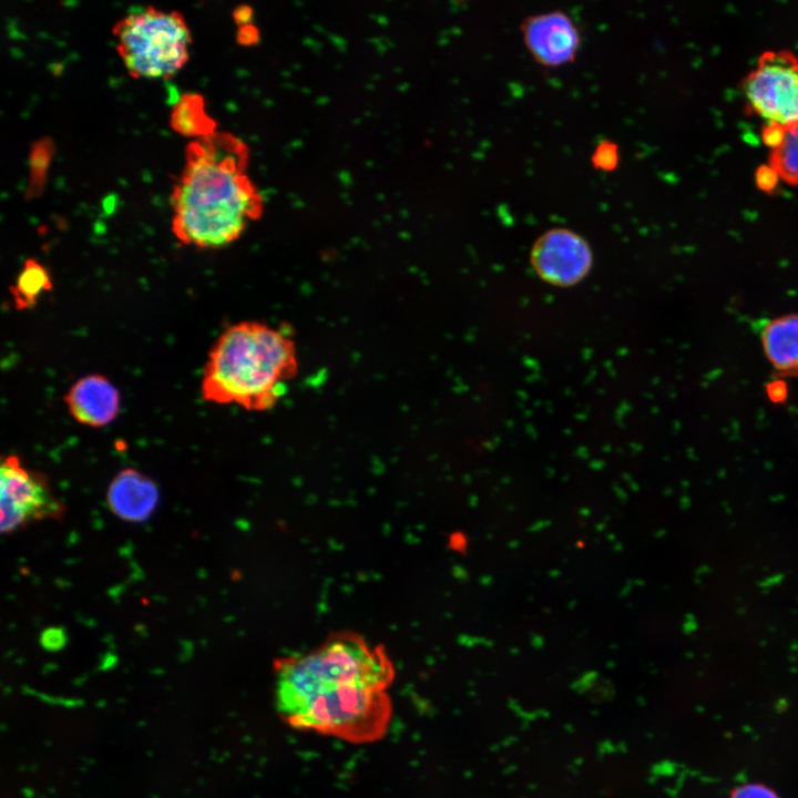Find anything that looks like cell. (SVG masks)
Here are the masks:
<instances>
[{
	"instance_id": "cell-1",
	"label": "cell",
	"mask_w": 798,
	"mask_h": 798,
	"mask_svg": "<svg viewBox=\"0 0 798 798\" xmlns=\"http://www.w3.org/2000/svg\"><path fill=\"white\" fill-rule=\"evenodd\" d=\"M395 676L383 647L352 632L335 633L307 652L275 661V709L291 728L375 743L390 726Z\"/></svg>"
},
{
	"instance_id": "cell-2",
	"label": "cell",
	"mask_w": 798,
	"mask_h": 798,
	"mask_svg": "<svg viewBox=\"0 0 798 798\" xmlns=\"http://www.w3.org/2000/svg\"><path fill=\"white\" fill-rule=\"evenodd\" d=\"M247 147L228 133L192 141L171 194L172 232L183 245L216 249L231 245L263 212L246 173Z\"/></svg>"
},
{
	"instance_id": "cell-3",
	"label": "cell",
	"mask_w": 798,
	"mask_h": 798,
	"mask_svg": "<svg viewBox=\"0 0 798 798\" xmlns=\"http://www.w3.org/2000/svg\"><path fill=\"white\" fill-rule=\"evenodd\" d=\"M297 374L291 336L265 323L244 320L226 328L212 345L201 393L206 402L266 411L284 397Z\"/></svg>"
},
{
	"instance_id": "cell-4",
	"label": "cell",
	"mask_w": 798,
	"mask_h": 798,
	"mask_svg": "<svg viewBox=\"0 0 798 798\" xmlns=\"http://www.w3.org/2000/svg\"><path fill=\"white\" fill-rule=\"evenodd\" d=\"M126 71L139 79H168L187 62L192 34L177 11L136 7L113 27Z\"/></svg>"
},
{
	"instance_id": "cell-5",
	"label": "cell",
	"mask_w": 798,
	"mask_h": 798,
	"mask_svg": "<svg viewBox=\"0 0 798 798\" xmlns=\"http://www.w3.org/2000/svg\"><path fill=\"white\" fill-rule=\"evenodd\" d=\"M741 92L747 108L765 124L798 123V57L788 50L763 52L743 80Z\"/></svg>"
},
{
	"instance_id": "cell-6",
	"label": "cell",
	"mask_w": 798,
	"mask_h": 798,
	"mask_svg": "<svg viewBox=\"0 0 798 798\" xmlns=\"http://www.w3.org/2000/svg\"><path fill=\"white\" fill-rule=\"evenodd\" d=\"M0 485L3 534L43 520H61L65 512L45 474L25 468L16 454L2 459Z\"/></svg>"
},
{
	"instance_id": "cell-7",
	"label": "cell",
	"mask_w": 798,
	"mask_h": 798,
	"mask_svg": "<svg viewBox=\"0 0 798 798\" xmlns=\"http://www.w3.org/2000/svg\"><path fill=\"white\" fill-rule=\"evenodd\" d=\"M592 262L587 242L569 228L548 229L531 249V264L536 274L557 286L579 283L589 273Z\"/></svg>"
},
{
	"instance_id": "cell-8",
	"label": "cell",
	"mask_w": 798,
	"mask_h": 798,
	"mask_svg": "<svg viewBox=\"0 0 798 798\" xmlns=\"http://www.w3.org/2000/svg\"><path fill=\"white\" fill-rule=\"evenodd\" d=\"M520 30L528 51L544 68H557L572 62L581 47L577 24L560 9L525 17Z\"/></svg>"
},
{
	"instance_id": "cell-9",
	"label": "cell",
	"mask_w": 798,
	"mask_h": 798,
	"mask_svg": "<svg viewBox=\"0 0 798 798\" xmlns=\"http://www.w3.org/2000/svg\"><path fill=\"white\" fill-rule=\"evenodd\" d=\"M63 401L69 415L78 423L102 428L117 417L121 396L109 378L90 374L71 385L63 396Z\"/></svg>"
},
{
	"instance_id": "cell-10",
	"label": "cell",
	"mask_w": 798,
	"mask_h": 798,
	"mask_svg": "<svg viewBox=\"0 0 798 798\" xmlns=\"http://www.w3.org/2000/svg\"><path fill=\"white\" fill-rule=\"evenodd\" d=\"M160 500L157 484L133 468L121 470L111 481L106 492L109 509L125 522L146 521Z\"/></svg>"
},
{
	"instance_id": "cell-11",
	"label": "cell",
	"mask_w": 798,
	"mask_h": 798,
	"mask_svg": "<svg viewBox=\"0 0 798 798\" xmlns=\"http://www.w3.org/2000/svg\"><path fill=\"white\" fill-rule=\"evenodd\" d=\"M760 339L776 375L798 379V314L768 320L761 329Z\"/></svg>"
},
{
	"instance_id": "cell-12",
	"label": "cell",
	"mask_w": 798,
	"mask_h": 798,
	"mask_svg": "<svg viewBox=\"0 0 798 798\" xmlns=\"http://www.w3.org/2000/svg\"><path fill=\"white\" fill-rule=\"evenodd\" d=\"M170 124L181 135L202 139L216 132L215 122L205 109L203 96L196 93H185L174 103Z\"/></svg>"
},
{
	"instance_id": "cell-13",
	"label": "cell",
	"mask_w": 798,
	"mask_h": 798,
	"mask_svg": "<svg viewBox=\"0 0 798 798\" xmlns=\"http://www.w3.org/2000/svg\"><path fill=\"white\" fill-rule=\"evenodd\" d=\"M52 287L53 282L48 268L39 260L28 258L9 289L16 309L24 310L34 307L40 297Z\"/></svg>"
},
{
	"instance_id": "cell-14",
	"label": "cell",
	"mask_w": 798,
	"mask_h": 798,
	"mask_svg": "<svg viewBox=\"0 0 798 798\" xmlns=\"http://www.w3.org/2000/svg\"><path fill=\"white\" fill-rule=\"evenodd\" d=\"M768 164L782 182L798 185V123L786 127L781 143L769 151Z\"/></svg>"
},
{
	"instance_id": "cell-15",
	"label": "cell",
	"mask_w": 798,
	"mask_h": 798,
	"mask_svg": "<svg viewBox=\"0 0 798 798\" xmlns=\"http://www.w3.org/2000/svg\"><path fill=\"white\" fill-rule=\"evenodd\" d=\"M52 154L53 142L50 139L43 137L33 143L29 155V196L42 191Z\"/></svg>"
},
{
	"instance_id": "cell-16",
	"label": "cell",
	"mask_w": 798,
	"mask_h": 798,
	"mask_svg": "<svg viewBox=\"0 0 798 798\" xmlns=\"http://www.w3.org/2000/svg\"><path fill=\"white\" fill-rule=\"evenodd\" d=\"M591 162L597 170L611 172L618 166L620 149L611 140H601L591 154Z\"/></svg>"
},
{
	"instance_id": "cell-17",
	"label": "cell",
	"mask_w": 798,
	"mask_h": 798,
	"mask_svg": "<svg viewBox=\"0 0 798 798\" xmlns=\"http://www.w3.org/2000/svg\"><path fill=\"white\" fill-rule=\"evenodd\" d=\"M729 798H780L774 789L760 782H746L737 786Z\"/></svg>"
},
{
	"instance_id": "cell-18",
	"label": "cell",
	"mask_w": 798,
	"mask_h": 798,
	"mask_svg": "<svg viewBox=\"0 0 798 798\" xmlns=\"http://www.w3.org/2000/svg\"><path fill=\"white\" fill-rule=\"evenodd\" d=\"M780 181L776 170L768 163L760 165L755 172V183L765 193H773Z\"/></svg>"
},
{
	"instance_id": "cell-19",
	"label": "cell",
	"mask_w": 798,
	"mask_h": 798,
	"mask_svg": "<svg viewBox=\"0 0 798 798\" xmlns=\"http://www.w3.org/2000/svg\"><path fill=\"white\" fill-rule=\"evenodd\" d=\"M40 643L48 651H59L66 643V634L61 627L47 628L41 633Z\"/></svg>"
},
{
	"instance_id": "cell-20",
	"label": "cell",
	"mask_w": 798,
	"mask_h": 798,
	"mask_svg": "<svg viewBox=\"0 0 798 798\" xmlns=\"http://www.w3.org/2000/svg\"><path fill=\"white\" fill-rule=\"evenodd\" d=\"M786 127L776 124H764L761 141L769 149H776L782 141Z\"/></svg>"
},
{
	"instance_id": "cell-21",
	"label": "cell",
	"mask_w": 798,
	"mask_h": 798,
	"mask_svg": "<svg viewBox=\"0 0 798 798\" xmlns=\"http://www.w3.org/2000/svg\"><path fill=\"white\" fill-rule=\"evenodd\" d=\"M249 9L248 8H238L234 12V18L237 23L243 24L244 22H247L249 19Z\"/></svg>"
}]
</instances>
